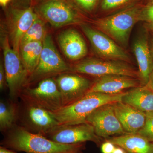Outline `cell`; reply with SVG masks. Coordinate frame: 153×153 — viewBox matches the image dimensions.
Instances as JSON below:
<instances>
[{
    "label": "cell",
    "mask_w": 153,
    "mask_h": 153,
    "mask_svg": "<svg viewBox=\"0 0 153 153\" xmlns=\"http://www.w3.org/2000/svg\"><path fill=\"white\" fill-rule=\"evenodd\" d=\"M116 146L109 140L103 143L101 146V151L102 153H112Z\"/></svg>",
    "instance_id": "29"
},
{
    "label": "cell",
    "mask_w": 153,
    "mask_h": 153,
    "mask_svg": "<svg viewBox=\"0 0 153 153\" xmlns=\"http://www.w3.org/2000/svg\"><path fill=\"white\" fill-rule=\"evenodd\" d=\"M5 133L1 143L2 146L26 153H74L84 148L83 143L63 144L55 142L16 125Z\"/></svg>",
    "instance_id": "1"
},
{
    "label": "cell",
    "mask_w": 153,
    "mask_h": 153,
    "mask_svg": "<svg viewBox=\"0 0 153 153\" xmlns=\"http://www.w3.org/2000/svg\"><path fill=\"white\" fill-rule=\"evenodd\" d=\"M74 153H82L80 152V151H79V152H75Z\"/></svg>",
    "instance_id": "38"
},
{
    "label": "cell",
    "mask_w": 153,
    "mask_h": 153,
    "mask_svg": "<svg viewBox=\"0 0 153 153\" xmlns=\"http://www.w3.org/2000/svg\"><path fill=\"white\" fill-rule=\"evenodd\" d=\"M20 97L22 101L41 107L50 112H55L63 107L60 91L53 78L43 79L36 87L22 91Z\"/></svg>",
    "instance_id": "6"
},
{
    "label": "cell",
    "mask_w": 153,
    "mask_h": 153,
    "mask_svg": "<svg viewBox=\"0 0 153 153\" xmlns=\"http://www.w3.org/2000/svg\"><path fill=\"white\" fill-rule=\"evenodd\" d=\"M12 0H0V4L3 7H5Z\"/></svg>",
    "instance_id": "33"
},
{
    "label": "cell",
    "mask_w": 153,
    "mask_h": 153,
    "mask_svg": "<svg viewBox=\"0 0 153 153\" xmlns=\"http://www.w3.org/2000/svg\"><path fill=\"white\" fill-rule=\"evenodd\" d=\"M114 112L126 134H137L143 126L146 113L121 101L113 103Z\"/></svg>",
    "instance_id": "17"
},
{
    "label": "cell",
    "mask_w": 153,
    "mask_h": 153,
    "mask_svg": "<svg viewBox=\"0 0 153 153\" xmlns=\"http://www.w3.org/2000/svg\"><path fill=\"white\" fill-rule=\"evenodd\" d=\"M134 0H102L100 8L105 12L114 10L128 5Z\"/></svg>",
    "instance_id": "25"
},
{
    "label": "cell",
    "mask_w": 153,
    "mask_h": 153,
    "mask_svg": "<svg viewBox=\"0 0 153 153\" xmlns=\"http://www.w3.org/2000/svg\"><path fill=\"white\" fill-rule=\"evenodd\" d=\"M55 142L63 144H76L91 141L100 143L101 138L96 134L93 127L87 122L78 124L59 125L44 135Z\"/></svg>",
    "instance_id": "10"
},
{
    "label": "cell",
    "mask_w": 153,
    "mask_h": 153,
    "mask_svg": "<svg viewBox=\"0 0 153 153\" xmlns=\"http://www.w3.org/2000/svg\"><path fill=\"white\" fill-rule=\"evenodd\" d=\"M21 1H22L24 2L30 4V3H31V2L33 0H21Z\"/></svg>",
    "instance_id": "36"
},
{
    "label": "cell",
    "mask_w": 153,
    "mask_h": 153,
    "mask_svg": "<svg viewBox=\"0 0 153 153\" xmlns=\"http://www.w3.org/2000/svg\"><path fill=\"white\" fill-rule=\"evenodd\" d=\"M148 3H153V0H148Z\"/></svg>",
    "instance_id": "37"
},
{
    "label": "cell",
    "mask_w": 153,
    "mask_h": 153,
    "mask_svg": "<svg viewBox=\"0 0 153 153\" xmlns=\"http://www.w3.org/2000/svg\"><path fill=\"white\" fill-rule=\"evenodd\" d=\"M137 134L153 143V112L146 113L144 125Z\"/></svg>",
    "instance_id": "24"
},
{
    "label": "cell",
    "mask_w": 153,
    "mask_h": 153,
    "mask_svg": "<svg viewBox=\"0 0 153 153\" xmlns=\"http://www.w3.org/2000/svg\"><path fill=\"white\" fill-rule=\"evenodd\" d=\"M23 107L19 109V116L22 126L28 131L44 136L58 126L52 112L36 105L22 101Z\"/></svg>",
    "instance_id": "8"
},
{
    "label": "cell",
    "mask_w": 153,
    "mask_h": 153,
    "mask_svg": "<svg viewBox=\"0 0 153 153\" xmlns=\"http://www.w3.org/2000/svg\"><path fill=\"white\" fill-rule=\"evenodd\" d=\"M55 80L61 94L63 107L82 98L93 85L89 79L76 74L62 73Z\"/></svg>",
    "instance_id": "13"
},
{
    "label": "cell",
    "mask_w": 153,
    "mask_h": 153,
    "mask_svg": "<svg viewBox=\"0 0 153 153\" xmlns=\"http://www.w3.org/2000/svg\"><path fill=\"white\" fill-rule=\"evenodd\" d=\"M81 27L94 50L102 59L122 62L130 61L128 53L104 33L88 25H82Z\"/></svg>",
    "instance_id": "11"
},
{
    "label": "cell",
    "mask_w": 153,
    "mask_h": 153,
    "mask_svg": "<svg viewBox=\"0 0 153 153\" xmlns=\"http://www.w3.org/2000/svg\"><path fill=\"white\" fill-rule=\"evenodd\" d=\"M12 21L10 31L12 48L19 52L23 37L39 16L33 7L14 8L11 11Z\"/></svg>",
    "instance_id": "14"
},
{
    "label": "cell",
    "mask_w": 153,
    "mask_h": 153,
    "mask_svg": "<svg viewBox=\"0 0 153 153\" xmlns=\"http://www.w3.org/2000/svg\"><path fill=\"white\" fill-rule=\"evenodd\" d=\"M4 66L7 76V85L11 100H15L22 91L29 74L22 61L20 53L14 50L7 37L2 39Z\"/></svg>",
    "instance_id": "5"
},
{
    "label": "cell",
    "mask_w": 153,
    "mask_h": 153,
    "mask_svg": "<svg viewBox=\"0 0 153 153\" xmlns=\"http://www.w3.org/2000/svg\"><path fill=\"white\" fill-rule=\"evenodd\" d=\"M150 48L153 60V37L152 40H151Z\"/></svg>",
    "instance_id": "35"
},
{
    "label": "cell",
    "mask_w": 153,
    "mask_h": 153,
    "mask_svg": "<svg viewBox=\"0 0 153 153\" xmlns=\"http://www.w3.org/2000/svg\"><path fill=\"white\" fill-rule=\"evenodd\" d=\"M146 27L148 30L153 33V23H146Z\"/></svg>",
    "instance_id": "34"
},
{
    "label": "cell",
    "mask_w": 153,
    "mask_h": 153,
    "mask_svg": "<svg viewBox=\"0 0 153 153\" xmlns=\"http://www.w3.org/2000/svg\"><path fill=\"white\" fill-rule=\"evenodd\" d=\"M112 153H127L123 149L120 147H116Z\"/></svg>",
    "instance_id": "32"
},
{
    "label": "cell",
    "mask_w": 153,
    "mask_h": 153,
    "mask_svg": "<svg viewBox=\"0 0 153 153\" xmlns=\"http://www.w3.org/2000/svg\"><path fill=\"white\" fill-rule=\"evenodd\" d=\"M108 140L128 153H153V143L138 134H125Z\"/></svg>",
    "instance_id": "19"
},
{
    "label": "cell",
    "mask_w": 153,
    "mask_h": 153,
    "mask_svg": "<svg viewBox=\"0 0 153 153\" xmlns=\"http://www.w3.org/2000/svg\"><path fill=\"white\" fill-rule=\"evenodd\" d=\"M133 51L139 66L140 86H145L153 71L152 56L146 36H141L136 40L134 44Z\"/></svg>",
    "instance_id": "18"
},
{
    "label": "cell",
    "mask_w": 153,
    "mask_h": 153,
    "mask_svg": "<svg viewBox=\"0 0 153 153\" xmlns=\"http://www.w3.org/2000/svg\"><path fill=\"white\" fill-rule=\"evenodd\" d=\"M140 86L139 79L120 75H107L99 77L88 92L114 94L123 93L125 89Z\"/></svg>",
    "instance_id": "15"
},
{
    "label": "cell",
    "mask_w": 153,
    "mask_h": 153,
    "mask_svg": "<svg viewBox=\"0 0 153 153\" xmlns=\"http://www.w3.org/2000/svg\"><path fill=\"white\" fill-rule=\"evenodd\" d=\"M125 93L110 94L88 92L72 104L62 107L52 113L58 122V126L84 123L88 117L99 107L121 101Z\"/></svg>",
    "instance_id": "2"
},
{
    "label": "cell",
    "mask_w": 153,
    "mask_h": 153,
    "mask_svg": "<svg viewBox=\"0 0 153 153\" xmlns=\"http://www.w3.org/2000/svg\"><path fill=\"white\" fill-rule=\"evenodd\" d=\"M0 153H18L12 150L1 146L0 147Z\"/></svg>",
    "instance_id": "31"
},
{
    "label": "cell",
    "mask_w": 153,
    "mask_h": 153,
    "mask_svg": "<svg viewBox=\"0 0 153 153\" xmlns=\"http://www.w3.org/2000/svg\"><path fill=\"white\" fill-rule=\"evenodd\" d=\"M140 21L153 23V2L143 6L140 13Z\"/></svg>",
    "instance_id": "26"
},
{
    "label": "cell",
    "mask_w": 153,
    "mask_h": 153,
    "mask_svg": "<svg viewBox=\"0 0 153 153\" xmlns=\"http://www.w3.org/2000/svg\"><path fill=\"white\" fill-rule=\"evenodd\" d=\"M71 71L98 77L107 75H120L139 79L138 71L122 61L117 60L86 59L71 66Z\"/></svg>",
    "instance_id": "7"
},
{
    "label": "cell",
    "mask_w": 153,
    "mask_h": 153,
    "mask_svg": "<svg viewBox=\"0 0 153 153\" xmlns=\"http://www.w3.org/2000/svg\"><path fill=\"white\" fill-rule=\"evenodd\" d=\"M57 40L62 52L69 60H80L87 55L86 43L79 32L74 29H68L61 32Z\"/></svg>",
    "instance_id": "16"
},
{
    "label": "cell",
    "mask_w": 153,
    "mask_h": 153,
    "mask_svg": "<svg viewBox=\"0 0 153 153\" xmlns=\"http://www.w3.org/2000/svg\"><path fill=\"white\" fill-rule=\"evenodd\" d=\"M33 8L41 19L56 28L79 23L82 17L71 0H41Z\"/></svg>",
    "instance_id": "4"
},
{
    "label": "cell",
    "mask_w": 153,
    "mask_h": 153,
    "mask_svg": "<svg viewBox=\"0 0 153 153\" xmlns=\"http://www.w3.org/2000/svg\"><path fill=\"white\" fill-rule=\"evenodd\" d=\"M121 102L146 113L153 112V91L146 85L125 92Z\"/></svg>",
    "instance_id": "20"
},
{
    "label": "cell",
    "mask_w": 153,
    "mask_h": 153,
    "mask_svg": "<svg viewBox=\"0 0 153 153\" xmlns=\"http://www.w3.org/2000/svg\"><path fill=\"white\" fill-rule=\"evenodd\" d=\"M146 86L153 91V71L150 75L148 82Z\"/></svg>",
    "instance_id": "30"
},
{
    "label": "cell",
    "mask_w": 153,
    "mask_h": 153,
    "mask_svg": "<svg viewBox=\"0 0 153 153\" xmlns=\"http://www.w3.org/2000/svg\"><path fill=\"white\" fill-rule=\"evenodd\" d=\"M42 48L43 41L28 42L20 46V55L29 76L38 66Z\"/></svg>",
    "instance_id": "21"
},
{
    "label": "cell",
    "mask_w": 153,
    "mask_h": 153,
    "mask_svg": "<svg viewBox=\"0 0 153 153\" xmlns=\"http://www.w3.org/2000/svg\"></svg>",
    "instance_id": "39"
},
{
    "label": "cell",
    "mask_w": 153,
    "mask_h": 153,
    "mask_svg": "<svg viewBox=\"0 0 153 153\" xmlns=\"http://www.w3.org/2000/svg\"><path fill=\"white\" fill-rule=\"evenodd\" d=\"M79 8L88 12L94 10L99 0H71Z\"/></svg>",
    "instance_id": "27"
},
{
    "label": "cell",
    "mask_w": 153,
    "mask_h": 153,
    "mask_svg": "<svg viewBox=\"0 0 153 153\" xmlns=\"http://www.w3.org/2000/svg\"><path fill=\"white\" fill-rule=\"evenodd\" d=\"M68 71H71V66L67 65L60 56L51 36L47 35L43 41V48L39 63L30 75V82Z\"/></svg>",
    "instance_id": "9"
},
{
    "label": "cell",
    "mask_w": 153,
    "mask_h": 153,
    "mask_svg": "<svg viewBox=\"0 0 153 153\" xmlns=\"http://www.w3.org/2000/svg\"><path fill=\"white\" fill-rule=\"evenodd\" d=\"M47 35L45 23L39 16L23 37L21 45L28 42L43 41Z\"/></svg>",
    "instance_id": "23"
},
{
    "label": "cell",
    "mask_w": 153,
    "mask_h": 153,
    "mask_svg": "<svg viewBox=\"0 0 153 153\" xmlns=\"http://www.w3.org/2000/svg\"><path fill=\"white\" fill-rule=\"evenodd\" d=\"M86 122L93 127L96 134L100 138L126 134L116 115L113 103L96 109L88 117Z\"/></svg>",
    "instance_id": "12"
},
{
    "label": "cell",
    "mask_w": 153,
    "mask_h": 153,
    "mask_svg": "<svg viewBox=\"0 0 153 153\" xmlns=\"http://www.w3.org/2000/svg\"><path fill=\"white\" fill-rule=\"evenodd\" d=\"M142 7L134 4L116 13L94 20V24L97 30L124 47L127 45L134 25L140 22Z\"/></svg>",
    "instance_id": "3"
},
{
    "label": "cell",
    "mask_w": 153,
    "mask_h": 153,
    "mask_svg": "<svg viewBox=\"0 0 153 153\" xmlns=\"http://www.w3.org/2000/svg\"><path fill=\"white\" fill-rule=\"evenodd\" d=\"M7 84V76L4 64L1 62L0 64V89L3 90Z\"/></svg>",
    "instance_id": "28"
},
{
    "label": "cell",
    "mask_w": 153,
    "mask_h": 153,
    "mask_svg": "<svg viewBox=\"0 0 153 153\" xmlns=\"http://www.w3.org/2000/svg\"><path fill=\"white\" fill-rule=\"evenodd\" d=\"M19 107L13 100L0 102V129L6 133L11 129L18 119Z\"/></svg>",
    "instance_id": "22"
}]
</instances>
